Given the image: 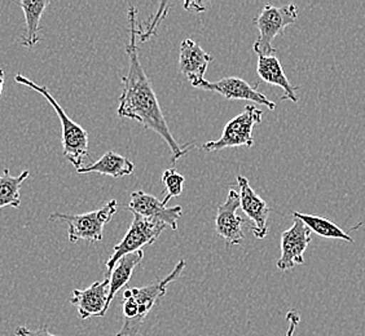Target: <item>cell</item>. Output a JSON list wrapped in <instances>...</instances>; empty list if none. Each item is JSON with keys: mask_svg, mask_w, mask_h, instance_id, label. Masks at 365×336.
Listing matches in <instances>:
<instances>
[{"mask_svg": "<svg viewBox=\"0 0 365 336\" xmlns=\"http://www.w3.org/2000/svg\"><path fill=\"white\" fill-rule=\"evenodd\" d=\"M311 233L302 220L294 217L292 228L281 234V256L276 264L280 271L287 272L304 263L303 253L312 241Z\"/></svg>", "mask_w": 365, "mask_h": 336, "instance_id": "8", "label": "cell"}, {"mask_svg": "<svg viewBox=\"0 0 365 336\" xmlns=\"http://www.w3.org/2000/svg\"><path fill=\"white\" fill-rule=\"evenodd\" d=\"M257 73L260 79L266 83L271 85H277L284 90V96L281 100H290L294 104L298 103V98L295 92L299 90V87L292 85L289 82L288 78L284 73V69L281 66L280 60L276 56H262L258 55V66H257Z\"/></svg>", "mask_w": 365, "mask_h": 336, "instance_id": "15", "label": "cell"}, {"mask_svg": "<svg viewBox=\"0 0 365 336\" xmlns=\"http://www.w3.org/2000/svg\"><path fill=\"white\" fill-rule=\"evenodd\" d=\"M16 82L22 84L25 87H29L31 90L41 93L43 98L48 101L51 106L55 109L58 120L61 122V128H63V157L71 162L74 167L79 169L83 167V162L86 158L90 155L88 150V132L85 128L79 126L71 117L65 112L61 105L57 103L55 98L49 93L47 87H43L39 84L34 83L29 78L24 77L22 74L16 75Z\"/></svg>", "mask_w": 365, "mask_h": 336, "instance_id": "2", "label": "cell"}, {"mask_svg": "<svg viewBox=\"0 0 365 336\" xmlns=\"http://www.w3.org/2000/svg\"><path fill=\"white\" fill-rule=\"evenodd\" d=\"M134 163L127 159L123 155L117 154L114 152H106L98 161L83 166L77 169L78 174H100V175L112 176L114 179L123 177V176L131 175L134 172Z\"/></svg>", "mask_w": 365, "mask_h": 336, "instance_id": "16", "label": "cell"}, {"mask_svg": "<svg viewBox=\"0 0 365 336\" xmlns=\"http://www.w3.org/2000/svg\"><path fill=\"white\" fill-rule=\"evenodd\" d=\"M110 280L106 277L103 280H96L85 290L76 288L73 291L71 303L78 309V315L82 321L91 317H104L108 305Z\"/></svg>", "mask_w": 365, "mask_h": 336, "instance_id": "13", "label": "cell"}, {"mask_svg": "<svg viewBox=\"0 0 365 336\" xmlns=\"http://www.w3.org/2000/svg\"><path fill=\"white\" fill-rule=\"evenodd\" d=\"M134 215H139L150 220H158L163 224L169 225L171 229H178V221L182 215V206L166 207L155 196L148 194L145 191H134L131 194V201L127 206Z\"/></svg>", "mask_w": 365, "mask_h": 336, "instance_id": "12", "label": "cell"}, {"mask_svg": "<svg viewBox=\"0 0 365 336\" xmlns=\"http://www.w3.org/2000/svg\"><path fill=\"white\" fill-rule=\"evenodd\" d=\"M262 110L254 105L246 106L244 112L225 125L220 139L206 142L201 149L204 152H219L227 147H253V128L262 122Z\"/></svg>", "mask_w": 365, "mask_h": 336, "instance_id": "6", "label": "cell"}, {"mask_svg": "<svg viewBox=\"0 0 365 336\" xmlns=\"http://www.w3.org/2000/svg\"><path fill=\"white\" fill-rule=\"evenodd\" d=\"M14 335L16 336H58L49 332L47 326L41 327L38 330H30L26 326H19L17 329L14 330Z\"/></svg>", "mask_w": 365, "mask_h": 336, "instance_id": "22", "label": "cell"}, {"mask_svg": "<svg viewBox=\"0 0 365 336\" xmlns=\"http://www.w3.org/2000/svg\"><path fill=\"white\" fill-rule=\"evenodd\" d=\"M295 219L302 220L304 224L307 225L309 231L317 233V236L324 238L342 239L346 242L354 243L351 236H349L346 231H342L337 224L328 220L327 217L317 216V215H309L302 212H293Z\"/></svg>", "mask_w": 365, "mask_h": 336, "instance_id": "20", "label": "cell"}, {"mask_svg": "<svg viewBox=\"0 0 365 336\" xmlns=\"http://www.w3.org/2000/svg\"><path fill=\"white\" fill-rule=\"evenodd\" d=\"M240 207V194L235 189L228 191L225 204H220L215 217V233L225 239L227 246H237L242 243L245 234L242 231L244 217L237 216Z\"/></svg>", "mask_w": 365, "mask_h": 336, "instance_id": "9", "label": "cell"}, {"mask_svg": "<svg viewBox=\"0 0 365 336\" xmlns=\"http://www.w3.org/2000/svg\"><path fill=\"white\" fill-rule=\"evenodd\" d=\"M212 61V56L201 48L195 41L185 39L180 44L179 69L188 78L190 84L198 88L205 80V73Z\"/></svg>", "mask_w": 365, "mask_h": 336, "instance_id": "14", "label": "cell"}, {"mask_svg": "<svg viewBox=\"0 0 365 336\" xmlns=\"http://www.w3.org/2000/svg\"><path fill=\"white\" fill-rule=\"evenodd\" d=\"M144 258V251L133 252L120 258L117 263L115 268L113 269L112 273L109 275L110 285H109V296H108V305H110L114 296L117 293L126 286L131 280V275L134 273V269L139 266L141 260Z\"/></svg>", "mask_w": 365, "mask_h": 336, "instance_id": "18", "label": "cell"}, {"mask_svg": "<svg viewBox=\"0 0 365 336\" xmlns=\"http://www.w3.org/2000/svg\"><path fill=\"white\" fill-rule=\"evenodd\" d=\"M162 182L165 184V189H166V196L162 201V204L166 206L171 198L182 196V189H184V182L185 179L182 174H179L175 168H169L163 172L162 175Z\"/></svg>", "mask_w": 365, "mask_h": 336, "instance_id": "21", "label": "cell"}, {"mask_svg": "<svg viewBox=\"0 0 365 336\" xmlns=\"http://www.w3.org/2000/svg\"><path fill=\"white\" fill-rule=\"evenodd\" d=\"M118 202L115 199L109 201L101 209L81 215H68L55 212L49 216V221H63L68 224V236L71 243L79 241L98 242L104 237V226L117 214Z\"/></svg>", "mask_w": 365, "mask_h": 336, "instance_id": "3", "label": "cell"}, {"mask_svg": "<svg viewBox=\"0 0 365 336\" xmlns=\"http://www.w3.org/2000/svg\"><path fill=\"white\" fill-rule=\"evenodd\" d=\"M258 85L252 87L244 79L237 77H227L220 79L218 82H209L204 80L200 84L198 88L205 90V91L218 92L222 96H225L227 100H245L250 101L254 104L264 105L269 110L276 109V104L271 101L269 98H266L263 93H260L257 90Z\"/></svg>", "mask_w": 365, "mask_h": 336, "instance_id": "11", "label": "cell"}, {"mask_svg": "<svg viewBox=\"0 0 365 336\" xmlns=\"http://www.w3.org/2000/svg\"><path fill=\"white\" fill-rule=\"evenodd\" d=\"M17 4L22 8L25 14V22H26V34L20 36V43L26 48H33L36 44L41 42V19L48 7V0H41V1H31V0H21L17 1Z\"/></svg>", "mask_w": 365, "mask_h": 336, "instance_id": "17", "label": "cell"}, {"mask_svg": "<svg viewBox=\"0 0 365 336\" xmlns=\"http://www.w3.org/2000/svg\"><path fill=\"white\" fill-rule=\"evenodd\" d=\"M4 78H6V74H4V71L0 69V96H1V92H3V85H4Z\"/></svg>", "mask_w": 365, "mask_h": 336, "instance_id": "24", "label": "cell"}, {"mask_svg": "<svg viewBox=\"0 0 365 336\" xmlns=\"http://www.w3.org/2000/svg\"><path fill=\"white\" fill-rule=\"evenodd\" d=\"M165 229L166 224H163L162 221L134 215L133 224L128 228L126 236L114 247L112 256L106 261V277L109 278L120 258L133 252L141 251L145 246L153 245Z\"/></svg>", "mask_w": 365, "mask_h": 336, "instance_id": "5", "label": "cell"}, {"mask_svg": "<svg viewBox=\"0 0 365 336\" xmlns=\"http://www.w3.org/2000/svg\"><path fill=\"white\" fill-rule=\"evenodd\" d=\"M237 184L240 187V207L252 221L254 237L266 238L268 234V215L271 211L267 202L254 191L245 176H237Z\"/></svg>", "mask_w": 365, "mask_h": 336, "instance_id": "10", "label": "cell"}, {"mask_svg": "<svg viewBox=\"0 0 365 336\" xmlns=\"http://www.w3.org/2000/svg\"><path fill=\"white\" fill-rule=\"evenodd\" d=\"M287 321L289 322L287 336H294L295 330H297L298 325H299V321H301V315L295 309H292V310H289L288 315H287Z\"/></svg>", "mask_w": 365, "mask_h": 336, "instance_id": "23", "label": "cell"}, {"mask_svg": "<svg viewBox=\"0 0 365 336\" xmlns=\"http://www.w3.org/2000/svg\"><path fill=\"white\" fill-rule=\"evenodd\" d=\"M185 266H187V261L182 259L176 264L175 268L173 269V272L168 277H165L163 280H155V283L148 285L144 288H128L125 290L123 295L133 298L138 304L139 315H138V320H136L135 326L139 331H140L141 326L145 321L147 315L150 313V310L155 307L157 300H160L161 298L166 295L168 286L171 282H174L180 277Z\"/></svg>", "mask_w": 365, "mask_h": 336, "instance_id": "7", "label": "cell"}, {"mask_svg": "<svg viewBox=\"0 0 365 336\" xmlns=\"http://www.w3.org/2000/svg\"><path fill=\"white\" fill-rule=\"evenodd\" d=\"M130 22V42L127 44L126 52L128 56V74L122 78L123 91L120 93L118 117L138 120L144 128L152 130L161 136L171 150V162L175 163L182 155L187 154L192 147V142L179 145L170 131L169 125L162 114L161 106L157 100L152 82L139 58L138 49V28H136V9H128Z\"/></svg>", "mask_w": 365, "mask_h": 336, "instance_id": "1", "label": "cell"}, {"mask_svg": "<svg viewBox=\"0 0 365 336\" xmlns=\"http://www.w3.org/2000/svg\"><path fill=\"white\" fill-rule=\"evenodd\" d=\"M30 172L25 169L19 176L9 174V169L4 168L0 174V210L4 207L19 209L21 204V184L28 179Z\"/></svg>", "mask_w": 365, "mask_h": 336, "instance_id": "19", "label": "cell"}, {"mask_svg": "<svg viewBox=\"0 0 365 336\" xmlns=\"http://www.w3.org/2000/svg\"><path fill=\"white\" fill-rule=\"evenodd\" d=\"M298 20V9L294 4H287L281 7L266 6L259 16L254 19L255 26L259 30V36L254 43L253 48L257 55L271 56L276 48L274 39L284 33L289 25H293Z\"/></svg>", "mask_w": 365, "mask_h": 336, "instance_id": "4", "label": "cell"}]
</instances>
